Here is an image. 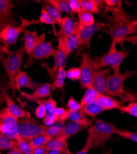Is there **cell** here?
Returning <instances> with one entry per match:
<instances>
[{"label":"cell","mask_w":137,"mask_h":154,"mask_svg":"<svg viewBox=\"0 0 137 154\" xmlns=\"http://www.w3.org/2000/svg\"><path fill=\"white\" fill-rule=\"evenodd\" d=\"M67 71L65 67H61L59 69L54 82L51 84V89L53 90H56L57 89H60L63 90V86L65 82V79L66 77Z\"/></svg>","instance_id":"cell-29"},{"label":"cell","mask_w":137,"mask_h":154,"mask_svg":"<svg viewBox=\"0 0 137 154\" xmlns=\"http://www.w3.org/2000/svg\"><path fill=\"white\" fill-rule=\"evenodd\" d=\"M115 43L112 42L108 52L101 57H95L93 59L96 69H101L103 67L109 66L113 70L114 73L120 72V67L122 63L129 55V52L123 51H118Z\"/></svg>","instance_id":"cell-3"},{"label":"cell","mask_w":137,"mask_h":154,"mask_svg":"<svg viewBox=\"0 0 137 154\" xmlns=\"http://www.w3.org/2000/svg\"><path fill=\"white\" fill-rule=\"evenodd\" d=\"M35 116L39 119H43L45 117L46 112L44 106L42 104H39L38 107H37L36 109H35Z\"/></svg>","instance_id":"cell-45"},{"label":"cell","mask_w":137,"mask_h":154,"mask_svg":"<svg viewBox=\"0 0 137 154\" xmlns=\"http://www.w3.org/2000/svg\"><path fill=\"white\" fill-rule=\"evenodd\" d=\"M79 15V23L84 27H89L95 23L93 14L88 12H82Z\"/></svg>","instance_id":"cell-34"},{"label":"cell","mask_w":137,"mask_h":154,"mask_svg":"<svg viewBox=\"0 0 137 154\" xmlns=\"http://www.w3.org/2000/svg\"><path fill=\"white\" fill-rule=\"evenodd\" d=\"M19 17L21 23L18 27L9 26L0 32V42L3 43L7 48H8L9 45H16L19 35L21 32L26 30L27 27L40 22L39 19L28 20L21 16Z\"/></svg>","instance_id":"cell-6"},{"label":"cell","mask_w":137,"mask_h":154,"mask_svg":"<svg viewBox=\"0 0 137 154\" xmlns=\"http://www.w3.org/2000/svg\"><path fill=\"white\" fill-rule=\"evenodd\" d=\"M69 3L72 12H75L78 14L82 12L80 0H69Z\"/></svg>","instance_id":"cell-44"},{"label":"cell","mask_w":137,"mask_h":154,"mask_svg":"<svg viewBox=\"0 0 137 154\" xmlns=\"http://www.w3.org/2000/svg\"><path fill=\"white\" fill-rule=\"evenodd\" d=\"M17 119L6 107L0 110V134L10 139L18 140Z\"/></svg>","instance_id":"cell-8"},{"label":"cell","mask_w":137,"mask_h":154,"mask_svg":"<svg viewBox=\"0 0 137 154\" xmlns=\"http://www.w3.org/2000/svg\"><path fill=\"white\" fill-rule=\"evenodd\" d=\"M13 4L11 0H0V32L7 27H18L19 22L14 18Z\"/></svg>","instance_id":"cell-11"},{"label":"cell","mask_w":137,"mask_h":154,"mask_svg":"<svg viewBox=\"0 0 137 154\" xmlns=\"http://www.w3.org/2000/svg\"><path fill=\"white\" fill-rule=\"evenodd\" d=\"M39 85L32 82V79L26 72L20 70L15 79L16 89L20 91L22 88H29L31 90H35Z\"/></svg>","instance_id":"cell-20"},{"label":"cell","mask_w":137,"mask_h":154,"mask_svg":"<svg viewBox=\"0 0 137 154\" xmlns=\"http://www.w3.org/2000/svg\"><path fill=\"white\" fill-rule=\"evenodd\" d=\"M54 57V65L53 67H49L46 63H43L42 64V67L45 68L48 73V75L52 79H55V77L61 67H65L67 62V56L66 54L61 49H56V53Z\"/></svg>","instance_id":"cell-14"},{"label":"cell","mask_w":137,"mask_h":154,"mask_svg":"<svg viewBox=\"0 0 137 154\" xmlns=\"http://www.w3.org/2000/svg\"><path fill=\"white\" fill-rule=\"evenodd\" d=\"M86 127L84 126L73 122H70L67 124L64 125L61 133L58 134L55 137H65L68 139L69 137L77 134L78 133L86 129Z\"/></svg>","instance_id":"cell-23"},{"label":"cell","mask_w":137,"mask_h":154,"mask_svg":"<svg viewBox=\"0 0 137 154\" xmlns=\"http://www.w3.org/2000/svg\"><path fill=\"white\" fill-rule=\"evenodd\" d=\"M92 144H93L92 137L90 134H89V136L86 139L84 146L80 151L77 152L76 154H87L89 151L92 149Z\"/></svg>","instance_id":"cell-42"},{"label":"cell","mask_w":137,"mask_h":154,"mask_svg":"<svg viewBox=\"0 0 137 154\" xmlns=\"http://www.w3.org/2000/svg\"><path fill=\"white\" fill-rule=\"evenodd\" d=\"M67 110H66L64 108H61V107H59V108H56L54 109V110L53 111V113L57 116L58 117H59L60 119L61 117L63 116V115L66 112Z\"/></svg>","instance_id":"cell-46"},{"label":"cell","mask_w":137,"mask_h":154,"mask_svg":"<svg viewBox=\"0 0 137 154\" xmlns=\"http://www.w3.org/2000/svg\"><path fill=\"white\" fill-rule=\"evenodd\" d=\"M136 133H137V127L136 128Z\"/></svg>","instance_id":"cell-51"},{"label":"cell","mask_w":137,"mask_h":154,"mask_svg":"<svg viewBox=\"0 0 137 154\" xmlns=\"http://www.w3.org/2000/svg\"><path fill=\"white\" fill-rule=\"evenodd\" d=\"M96 102L106 110L119 109V108L122 106L120 102L107 94H99L96 100Z\"/></svg>","instance_id":"cell-22"},{"label":"cell","mask_w":137,"mask_h":154,"mask_svg":"<svg viewBox=\"0 0 137 154\" xmlns=\"http://www.w3.org/2000/svg\"><path fill=\"white\" fill-rule=\"evenodd\" d=\"M59 120V118L56 115H54L53 113L51 114H46L45 117L43 119V122L44 123V125L45 126H50L57 122H58Z\"/></svg>","instance_id":"cell-43"},{"label":"cell","mask_w":137,"mask_h":154,"mask_svg":"<svg viewBox=\"0 0 137 154\" xmlns=\"http://www.w3.org/2000/svg\"><path fill=\"white\" fill-rule=\"evenodd\" d=\"M45 154H63V153L56 150H51L49 151H47Z\"/></svg>","instance_id":"cell-50"},{"label":"cell","mask_w":137,"mask_h":154,"mask_svg":"<svg viewBox=\"0 0 137 154\" xmlns=\"http://www.w3.org/2000/svg\"><path fill=\"white\" fill-rule=\"evenodd\" d=\"M23 39H24V46L23 50L28 56V59L26 63L24 65V67L27 68L31 66L33 63L32 60V53L35 49V47L39 43L44 42L45 39V34L42 33V35L38 36L36 30L30 32L29 30H24Z\"/></svg>","instance_id":"cell-10"},{"label":"cell","mask_w":137,"mask_h":154,"mask_svg":"<svg viewBox=\"0 0 137 154\" xmlns=\"http://www.w3.org/2000/svg\"><path fill=\"white\" fill-rule=\"evenodd\" d=\"M51 84L49 83H45L39 85L35 89L32 94H27L26 93L22 92L21 94L30 100H34L41 99L51 96Z\"/></svg>","instance_id":"cell-18"},{"label":"cell","mask_w":137,"mask_h":154,"mask_svg":"<svg viewBox=\"0 0 137 154\" xmlns=\"http://www.w3.org/2000/svg\"><path fill=\"white\" fill-rule=\"evenodd\" d=\"M137 30V20L132 19L126 12L113 15L112 24L108 33L112 38V42L119 44L127 36L134 34Z\"/></svg>","instance_id":"cell-1"},{"label":"cell","mask_w":137,"mask_h":154,"mask_svg":"<svg viewBox=\"0 0 137 154\" xmlns=\"http://www.w3.org/2000/svg\"><path fill=\"white\" fill-rule=\"evenodd\" d=\"M46 152V151L45 149V147L42 146L33 149L32 154H45Z\"/></svg>","instance_id":"cell-48"},{"label":"cell","mask_w":137,"mask_h":154,"mask_svg":"<svg viewBox=\"0 0 137 154\" xmlns=\"http://www.w3.org/2000/svg\"><path fill=\"white\" fill-rule=\"evenodd\" d=\"M24 53L23 47L22 46L15 52H11L8 57H5L3 56L0 57V63L5 70L9 80V88L12 89L13 93L16 89L15 79L22 66Z\"/></svg>","instance_id":"cell-5"},{"label":"cell","mask_w":137,"mask_h":154,"mask_svg":"<svg viewBox=\"0 0 137 154\" xmlns=\"http://www.w3.org/2000/svg\"><path fill=\"white\" fill-rule=\"evenodd\" d=\"M35 102H36L37 103H38V104H42L44 106L46 110V114L53 113L54 109L57 108V102L53 98L52 96H50V97H49L48 99L45 100H43L42 99H38V100H36Z\"/></svg>","instance_id":"cell-32"},{"label":"cell","mask_w":137,"mask_h":154,"mask_svg":"<svg viewBox=\"0 0 137 154\" xmlns=\"http://www.w3.org/2000/svg\"><path fill=\"white\" fill-rule=\"evenodd\" d=\"M119 110L122 113H126L133 117H137V102H132L127 106H122Z\"/></svg>","instance_id":"cell-37"},{"label":"cell","mask_w":137,"mask_h":154,"mask_svg":"<svg viewBox=\"0 0 137 154\" xmlns=\"http://www.w3.org/2000/svg\"><path fill=\"white\" fill-rule=\"evenodd\" d=\"M65 123L57 122L50 126H46L43 134L48 135L52 137H55L63 130Z\"/></svg>","instance_id":"cell-30"},{"label":"cell","mask_w":137,"mask_h":154,"mask_svg":"<svg viewBox=\"0 0 137 154\" xmlns=\"http://www.w3.org/2000/svg\"><path fill=\"white\" fill-rule=\"evenodd\" d=\"M79 26L80 35V45L79 47H81L82 49L86 48L89 50L90 49V41L94 34L98 31H107V33L109 32V30L106 29V25L100 22H96L89 27L82 26L79 23Z\"/></svg>","instance_id":"cell-12"},{"label":"cell","mask_w":137,"mask_h":154,"mask_svg":"<svg viewBox=\"0 0 137 154\" xmlns=\"http://www.w3.org/2000/svg\"><path fill=\"white\" fill-rule=\"evenodd\" d=\"M3 96L5 98L7 107L9 109V111L14 116H15L17 118L30 117V113L24 110L23 109L20 108L19 106H17L15 102L9 97V96L5 91H3Z\"/></svg>","instance_id":"cell-21"},{"label":"cell","mask_w":137,"mask_h":154,"mask_svg":"<svg viewBox=\"0 0 137 154\" xmlns=\"http://www.w3.org/2000/svg\"><path fill=\"white\" fill-rule=\"evenodd\" d=\"M104 111H106V110L98 105L96 102L83 106L80 110V112L82 113L92 117H95L97 115Z\"/></svg>","instance_id":"cell-25"},{"label":"cell","mask_w":137,"mask_h":154,"mask_svg":"<svg viewBox=\"0 0 137 154\" xmlns=\"http://www.w3.org/2000/svg\"><path fill=\"white\" fill-rule=\"evenodd\" d=\"M43 8H45L48 13L51 15V16L55 20L57 24L59 26H61V23H62V14L61 12H60L58 9L55 8L54 7L49 5L46 3H44L43 5Z\"/></svg>","instance_id":"cell-35"},{"label":"cell","mask_w":137,"mask_h":154,"mask_svg":"<svg viewBox=\"0 0 137 154\" xmlns=\"http://www.w3.org/2000/svg\"><path fill=\"white\" fill-rule=\"evenodd\" d=\"M52 137L45 135V134H41L39 136H37L33 139L32 140L29 142V144L32 149H34L37 147H40L42 146H45V145L50 140Z\"/></svg>","instance_id":"cell-31"},{"label":"cell","mask_w":137,"mask_h":154,"mask_svg":"<svg viewBox=\"0 0 137 154\" xmlns=\"http://www.w3.org/2000/svg\"><path fill=\"white\" fill-rule=\"evenodd\" d=\"M45 125L37 124L31 117L17 119V131L20 138L30 142L35 137L44 133Z\"/></svg>","instance_id":"cell-7"},{"label":"cell","mask_w":137,"mask_h":154,"mask_svg":"<svg viewBox=\"0 0 137 154\" xmlns=\"http://www.w3.org/2000/svg\"><path fill=\"white\" fill-rule=\"evenodd\" d=\"M79 69L81 73L79 80L80 87L82 89H86L91 86L95 74L98 70L95 69L93 60L89 54H82Z\"/></svg>","instance_id":"cell-9"},{"label":"cell","mask_w":137,"mask_h":154,"mask_svg":"<svg viewBox=\"0 0 137 154\" xmlns=\"http://www.w3.org/2000/svg\"><path fill=\"white\" fill-rule=\"evenodd\" d=\"M57 48L63 51L67 56L75 49L78 48L80 45V35L79 24L75 30L64 40H58Z\"/></svg>","instance_id":"cell-13"},{"label":"cell","mask_w":137,"mask_h":154,"mask_svg":"<svg viewBox=\"0 0 137 154\" xmlns=\"http://www.w3.org/2000/svg\"><path fill=\"white\" fill-rule=\"evenodd\" d=\"M99 94H100L97 92L92 86H89V88H87L80 101V104L82 107H83L87 104L95 102Z\"/></svg>","instance_id":"cell-26"},{"label":"cell","mask_w":137,"mask_h":154,"mask_svg":"<svg viewBox=\"0 0 137 154\" xmlns=\"http://www.w3.org/2000/svg\"><path fill=\"white\" fill-rule=\"evenodd\" d=\"M117 130L113 124L101 119L97 120L95 124L89 128L88 131L93 139L92 149L104 147V144L111 139L112 136L116 133Z\"/></svg>","instance_id":"cell-4"},{"label":"cell","mask_w":137,"mask_h":154,"mask_svg":"<svg viewBox=\"0 0 137 154\" xmlns=\"http://www.w3.org/2000/svg\"><path fill=\"white\" fill-rule=\"evenodd\" d=\"M111 69H101L96 71L91 86L101 94H106L107 93V77L110 73Z\"/></svg>","instance_id":"cell-15"},{"label":"cell","mask_w":137,"mask_h":154,"mask_svg":"<svg viewBox=\"0 0 137 154\" xmlns=\"http://www.w3.org/2000/svg\"><path fill=\"white\" fill-rule=\"evenodd\" d=\"M66 107L70 111H79L82 108L80 102H79L72 96L69 99Z\"/></svg>","instance_id":"cell-41"},{"label":"cell","mask_w":137,"mask_h":154,"mask_svg":"<svg viewBox=\"0 0 137 154\" xmlns=\"http://www.w3.org/2000/svg\"><path fill=\"white\" fill-rule=\"evenodd\" d=\"M16 147H17V140L0 134V150H11Z\"/></svg>","instance_id":"cell-33"},{"label":"cell","mask_w":137,"mask_h":154,"mask_svg":"<svg viewBox=\"0 0 137 154\" xmlns=\"http://www.w3.org/2000/svg\"><path fill=\"white\" fill-rule=\"evenodd\" d=\"M11 51H9L8 48H7L3 43H0V57L3 56L4 54H10Z\"/></svg>","instance_id":"cell-47"},{"label":"cell","mask_w":137,"mask_h":154,"mask_svg":"<svg viewBox=\"0 0 137 154\" xmlns=\"http://www.w3.org/2000/svg\"><path fill=\"white\" fill-rule=\"evenodd\" d=\"M7 154H22V152H20V150L19 149V148L17 147H16L13 149H11Z\"/></svg>","instance_id":"cell-49"},{"label":"cell","mask_w":137,"mask_h":154,"mask_svg":"<svg viewBox=\"0 0 137 154\" xmlns=\"http://www.w3.org/2000/svg\"><path fill=\"white\" fill-rule=\"evenodd\" d=\"M137 74L134 70H126L123 73H113L107 77L106 94L112 97H117L124 101H131L135 99L133 96L126 92L124 88V83L130 77Z\"/></svg>","instance_id":"cell-2"},{"label":"cell","mask_w":137,"mask_h":154,"mask_svg":"<svg viewBox=\"0 0 137 154\" xmlns=\"http://www.w3.org/2000/svg\"><path fill=\"white\" fill-rule=\"evenodd\" d=\"M79 24V22H75L69 16H65L62 19L60 30L56 33L57 40L64 41L75 30Z\"/></svg>","instance_id":"cell-17"},{"label":"cell","mask_w":137,"mask_h":154,"mask_svg":"<svg viewBox=\"0 0 137 154\" xmlns=\"http://www.w3.org/2000/svg\"><path fill=\"white\" fill-rule=\"evenodd\" d=\"M17 147L22 154H32L33 149H32L29 142L22 138L17 140Z\"/></svg>","instance_id":"cell-36"},{"label":"cell","mask_w":137,"mask_h":154,"mask_svg":"<svg viewBox=\"0 0 137 154\" xmlns=\"http://www.w3.org/2000/svg\"><path fill=\"white\" fill-rule=\"evenodd\" d=\"M0 154H2V153H1V152H0Z\"/></svg>","instance_id":"cell-52"},{"label":"cell","mask_w":137,"mask_h":154,"mask_svg":"<svg viewBox=\"0 0 137 154\" xmlns=\"http://www.w3.org/2000/svg\"><path fill=\"white\" fill-rule=\"evenodd\" d=\"M44 3L51 5L60 12H64L69 14H72V11L70 8L69 0H45Z\"/></svg>","instance_id":"cell-24"},{"label":"cell","mask_w":137,"mask_h":154,"mask_svg":"<svg viewBox=\"0 0 137 154\" xmlns=\"http://www.w3.org/2000/svg\"><path fill=\"white\" fill-rule=\"evenodd\" d=\"M116 134L129 140H130L133 142L137 143V133L131 132L127 130H117Z\"/></svg>","instance_id":"cell-40"},{"label":"cell","mask_w":137,"mask_h":154,"mask_svg":"<svg viewBox=\"0 0 137 154\" xmlns=\"http://www.w3.org/2000/svg\"><path fill=\"white\" fill-rule=\"evenodd\" d=\"M80 70L79 67H73L70 68L66 72V77L71 81H79L80 79Z\"/></svg>","instance_id":"cell-39"},{"label":"cell","mask_w":137,"mask_h":154,"mask_svg":"<svg viewBox=\"0 0 137 154\" xmlns=\"http://www.w3.org/2000/svg\"><path fill=\"white\" fill-rule=\"evenodd\" d=\"M67 111L69 112V119H70L71 122L78 123L86 128L89 126H92L90 122L86 118L85 115L82 113L80 110L70 111L67 110Z\"/></svg>","instance_id":"cell-27"},{"label":"cell","mask_w":137,"mask_h":154,"mask_svg":"<svg viewBox=\"0 0 137 154\" xmlns=\"http://www.w3.org/2000/svg\"><path fill=\"white\" fill-rule=\"evenodd\" d=\"M53 41L42 42L37 45L33 50L32 57L34 60H42L54 57L56 49L53 47Z\"/></svg>","instance_id":"cell-16"},{"label":"cell","mask_w":137,"mask_h":154,"mask_svg":"<svg viewBox=\"0 0 137 154\" xmlns=\"http://www.w3.org/2000/svg\"><path fill=\"white\" fill-rule=\"evenodd\" d=\"M39 22L45 24L52 25L53 26H54L55 24H57L55 20L43 8H42V9L41 11V14L39 18Z\"/></svg>","instance_id":"cell-38"},{"label":"cell","mask_w":137,"mask_h":154,"mask_svg":"<svg viewBox=\"0 0 137 154\" xmlns=\"http://www.w3.org/2000/svg\"><path fill=\"white\" fill-rule=\"evenodd\" d=\"M82 12L99 14V8L96 0H80Z\"/></svg>","instance_id":"cell-28"},{"label":"cell","mask_w":137,"mask_h":154,"mask_svg":"<svg viewBox=\"0 0 137 154\" xmlns=\"http://www.w3.org/2000/svg\"><path fill=\"white\" fill-rule=\"evenodd\" d=\"M67 140L65 137L52 138L45 146L46 151L56 150L63 154H72L69 149Z\"/></svg>","instance_id":"cell-19"}]
</instances>
